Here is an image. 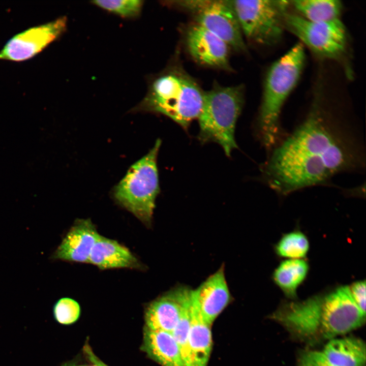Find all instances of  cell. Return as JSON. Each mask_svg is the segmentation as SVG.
<instances>
[{
    "label": "cell",
    "mask_w": 366,
    "mask_h": 366,
    "mask_svg": "<svg viewBox=\"0 0 366 366\" xmlns=\"http://www.w3.org/2000/svg\"><path fill=\"white\" fill-rule=\"evenodd\" d=\"M322 295L283 304L273 318L289 331L301 337L313 336L321 327Z\"/></svg>",
    "instance_id": "obj_13"
},
{
    "label": "cell",
    "mask_w": 366,
    "mask_h": 366,
    "mask_svg": "<svg viewBox=\"0 0 366 366\" xmlns=\"http://www.w3.org/2000/svg\"><path fill=\"white\" fill-rule=\"evenodd\" d=\"M300 366H335L325 357L322 352L309 351L302 354Z\"/></svg>",
    "instance_id": "obj_26"
},
{
    "label": "cell",
    "mask_w": 366,
    "mask_h": 366,
    "mask_svg": "<svg viewBox=\"0 0 366 366\" xmlns=\"http://www.w3.org/2000/svg\"><path fill=\"white\" fill-rule=\"evenodd\" d=\"M83 350L89 360L95 366H108L101 361L92 351L90 347L88 345H85Z\"/></svg>",
    "instance_id": "obj_28"
},
{
    "label": "cell",
    "mask_w": 366,
    "mask_h": 366,
    "mask_svg": "<svg viewBox=\"0 0 366 366\" xmlns=\"http://www.w3.org/2000/svg\"><path fill=\"white\" fill-rule=\"evenodd\" d=\"M243 35L262 45L278 43L285 31V18L290 1L282 0L231 1Z\"/></svg>",
    "instance_id": "obj_6"
},
{
    "label": "cell",
    "mask_w": 366,
    "mask_h": 366,
    "mask_svg": "<svg viewBox=\"0 0 366 366\" xmlns=\"http://www.w3.org/2000/svg\"><path fill=\"white\" fill-rule=\"evenodd\" d=\"M204 94L190 77L167 72L151 81L146 96L134 109L163 114L186 129L198 118Z\"/></svg>",
    "instance_id": "obj_3"
},
{
    "label": "cell",
    "mask_w": 366,
    "mask_h": 366,
    "mask_svg": "<svg viewBox=\"0 0 366 366\" xmlns=\"http://www.w3.org/2000/svg\"><path fill=\"white\" fill-rule=\"evenodd\" d=\"M363 313L354 301L348 286L322 295L320 331L326 339L347 333L360 326Z\"/></svg>",
    "instance_id": "obj_9"
},
{
    "label": "cell",
    "mask_w": 366,
    "mask_h": 366,
    "mask_svg": "<svg viewBox=\"0 0 366 366\" xmlns=\"http://www.w3.org/2000/svg\"><path fill=\"white\" fill-rule=\"evenodd\" d=\"M99 234L89 219H78L51 255L52 260L88 263Z\"/></svg>",
    "instance_id": "obj_14"
},
{
    "label": "cell",
    "mask_w": 366,
    "mask_h": 366,
    "mask_svg": "<svg viewBox=\"0 0 366 366\" xmlns=\"http://www.w3.org/2000/svg\"><path fill=\"white\" fill-rule=\"evenodd\" d=\"M53 314L58 322L68 325L77 320L80 314V307L74 299L63 297L54 304Z\"/></svg>",
    "instance_id": "obj_25"
},
{
    "label": "cell",
    "mask_w": 366,
    "mask_h": 366,
    "mask_svg": "<svg viewBox=\"0 0 366 366\" xmlns=\"http://www.w3.org/2000/svg\"><path fill=\"white\" fill-rule=\"evenodd\" d=\"M92 3L96 6L124 18H134L139 15L143 5L141 0H97Z\"/></svg>",
    "instance_id": "obj_23"
},
{
    "label": "cell",
    "mask_w": 366,
    "mask_h": 366,
    "mask_svg": "<svg viewBox=\"0 0 366 366\" xmlns=\"http://www.w3.org/2000/svg\"><path fill=\"white\" fill-rule=\"evenodd\" d=\"M305 60L304 46L298 43L275 61L266 74L257 128L261 142L268 152L283 139L281 112L300 78Z\"/></svg>",
    "instance_id": "obj_2"
},
{
    "label": "cell",
    "mask_w": 366,
    "mask_h": 366,
    "mask_svg": "<svg viewBox=\"0 0 366 366\" xmlns=\"http://www.w3.org/2000/svg\"><path fill=\"white\" fill-rule=\"evenodd\" d=\"M310 243L307 236L298 230L285 234L274 247L277 255L289 259H301L307 254Z\"/></svg>",
    "instance_id": "obj_22"
},
{
    "label": "cell",
    "mask_w": 366,
    "mask_h": 366,
    "mask_svg": "<svg viewBox=\"0 0 366 366\" xmlns=\"http://www.w3.org/2000/svg\"><path fill=\"white\" fill-rule=\"evenodd\" d=\"M88 263L101 270L144 269V265L128 248L115 240L101 235L94 246Z\"/></svg>",
    "instance_id": "obj_16"
},
{
    "label": "cell",
    "mask_w": 366,
    "mask_h": 366,
    "mask_svg": "<svg viewBox=\"0 0 366 366\" xmlns=\"http://www.w3.org/2000/svg\"><path fill=\"white\" fill-rule=\"evenodd\" d=\"M268 154L262 178L281 196L326 185L336 175L361 172L365 167L357 127L337 117L318 95L302 121Z\"/></svg>",
    "instance_id": "obj_1"
},
{
    "label": "cell",
    "mask_w": 366,
    "mask_h": 366,
    "mask_svg": "<svg viewBox=\"0 0 366 366\" xmlns=\"http://www.w3.org/2000/svg\"><path fill=\"white\" fill-rule=\"evenodd\" d=\"M66 17L30 27L10 38L0 50V60L20 62L42 52L66 30Z\"/></svg>",
    "instance_id": "obj_10"
},
{
    "label": "cell",
    "mask_w": 366,
    "mask_h": 366,
    "mask_svg": "<svg viewBox=\"0 0 366 366\" xmlns=\"http://www.w3.org/2000/svg\"><path fill=\"white\" fill-rule=\"evenodd\" d=\"M192 318V299L185 309L172 334L178 344L185 360L188 366V337Z\"/></svg>",
    "instance_id": "obj_24"
},
{
    "label": "cell",
    "mask_w": 366,
    "mask_h": 366,
    "mask_svg": "<svg viewBox=\"0 0 366 366\" xmlns=\"http://www.w3.org/2000/svg\"><path fill=\"white\" fill-rule=\"evenodd\" d=\"M79 366H90V365H79ZM91 366H95V365H91Z\"/></svg>",
    "instance_id": "obj_29"
},
{
    "label": "cell",
    "mask_w": 366,
    "mask_h": 366,
    "mask_svg": "<svg viewBox=\"0 0 366 366\" xmlns=\"http://www.w3.org/2000/svg\"><path fill=\"white\" fill-rule=\"evenodd\" d=\"M161 143L158 139L149 151L131 166L113 190L116 202L148 227L160 192L157 163Z\"/></svg>",
    "instance_id": "obj_5"
},
{
    "label": "cell",
    "mask_w": 366,
    "mask_h": 366,
    "mask_svg": "<svg viewBox=\"0 0 366 366\" xmlns=\"http://www.w3.org/2000/svg\"><path fill=\"white\" fill-rule=\"evenodd\" d=\"M285 26L315 54L341 63L347 74L351 75L347 61L348 35L341 19L316 23L289 11L285 16Z\"/></svg>",
    "instance_id": "obj_7"
},
{
    "label": "cell",
    "mask_w": 366,
    "mask_h": 366,
    "mask_svg": "<svg viewBox=\"0 0 366 366\" xmlns=\"http://www.w3.org/2000/svg\"><path fill=\"white\" fill-rule=\"evenodd\" d=\"M192 306L201 318L210 325L232 300L224 265L192 290Z\"/></svg>",
    "instance_id": "obj_12"
},
{
    "label": "cell",
    "mask_w": 366,
    "mask_h": 366,
    "mask_svg": "<svg viewBox=\"0 0 366 366\" xmlns=\"http://www.w3.org/2000/svg\"><path fill=\"white\" fill-rule=\"evenodd\" d=\"M211 326L201 318L192 306L188 366H207L212 346Z\"/></svg>",
    "instance_id": "obj_18"
},
{
    "label": "cell",
    "mask_w": 366,
    "mask_h": 366,
    "mask_svg": "<svg viewBox=\"0 0 366 366\" xmlns=\"http://www.w3.org/2000/svg\"><path fill=\"white\" fill-rule=\"evenodd\" d=\"M176 5L193 12L197 24L223 40L236 51L246 49L243 35L231 1H176Z\"/></svg>",
    "instance_id": "obj_8"
},
{
    "label": "cell",
    "mask_w": 366,
    "mask_h": 366,
    "mask_svg": "<svg viewBox=\"0 0 366 366\" xmlns=\"http://www.w3.org/2000/svg\"><path fill=\"white\" fill-rule=\"evenodd\" d=\"M243 104V89L241 85H215L204 94L203 102L198 117V138L202 143L215 142L230 156L237 148L235 130Z\"/></svg>",
    "instance_id": "obj_4"
},
{
    "label": "cell",
    "mask_w": 366,
    "mask_h": 366,
    "mask_svg": "<svg viewBox=\"0 0 366 366\" xmlns=\"http://www.w3.org/2000/svg\"><path fill=\"white\" fill-rule=\"evenodd\" d=\"M187 44L191 55L199 63L228 69V45L221 38L196 24L188 31Z\"/></svg>",
    "instance_id": "obj_15"
},
{
    "label": "cell",
    "mask_w": 366,
    "mask_h": 366,
    "mask_svg": "<svg viewBox=\"0 0 366 366\" xmlns=\"http://www.w3.org/2000/svg\"><path fill=\"white\" fill-rule=\"evenodd\" d=\"M322 352L335 366H364L365 362V344L356 338L332 339Z\"/></svg>",
    "instance_id": "obj_19"
},
{
    "label": "cell",
    "mask_w": 366,
    "mask_h": 366,
    "mask_svg": "<svg viewBox=\"0 0 366 366\" xmlns=\"http://www.w3.org/2000/svg\"><path fill=\"white\" fill-rule=\"evenodd\" d=\"M308 263L302 259H287L281 262L273 272L274 283L288 297L294 299L298 287L309 272Z\"/></svg>",
    "instance_id": "obj_20"
},
{
    "label": "cell",
    "mask_w": 366,
    "mask_h": 366,
    "mask_svg": "<svg viewBox=\"0 0 366 366\" xmlns=\"http://www.w3.org/2000/svg\"><path fill=\"white\" fill-rule=\"evenodd\" d=\"M143 341V350L162 366H187L172 333L145 327Z\"/></svg>",
    "instance_id": "obj_17"
},
{
    "label": "cell",
    "mask_w": 366,
    "mask_h": 366,
    "mask_svg": "<svg viewBox=\"0 0 366 366\" xmlns=\"http://www.w3.org/2000/svg\"><path fill=\"white\" fill-rule=\"evenodd\" d=\"M290 3L297 14L311 22L322 23L341 19L343 5L339 0H293Z\"/></svg>",
    "instance_id": "obj_21"
},
{
    "label": "cell",
    "mask_w": 366,
    "mask_h": 366,
    "mask_svg": "<svg viewBox=\"0 0 366 366\" xmlns=\"http://www.w3.org/2000/svg\"><path fill=\"white\" fill-rule=\"evenodd\" d=\"M348 287L354 301L360 310L365 313V281L355 282Z\"/></svg>",
    "instance_id": "obj_27"
},
{
    "label": "cell",
    "mask_w": 366,
    "mask_h": 366,
    "mask_svg": "<svg viewBox=\"0 0 366 366\" xmlns=\"http://www.w3.org/2000/svg\"><path fill=\"white\" fill-rule=\"evenodd\" d=\"M192 290L177 285L151 301L145 311V327L172 333L192 301Z\"/></svg>",
    "instance_id": "obj_11"
}]
</instances>
